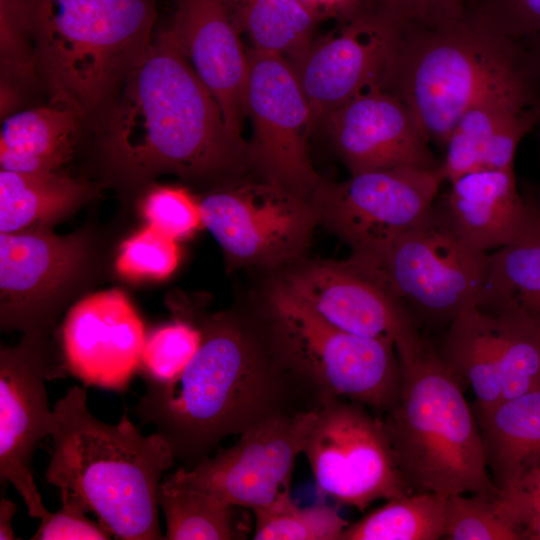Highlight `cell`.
Here are the masks:
<instances>
[{"label": "cell", "instance_id": "6da1fadb", "mask_svg": "<svg viewBox=\"0 0 540 540\" xmlns=\"http://www.w3.org/2000/svg\"><path fill=\"white\" fill-rule=\"evenodd\" d=\"M189 319L201 332L195 355L172 383L144 379L145 393L132 408L185 469L264 419L323 405L280 357L258 311L191 312Z\"/></svg>", "mask_w": 540, "mask_h": 540}, {"label": "cell", "instance_id": "7a4b0ae2", "mask_svg": "<svg viewBox=\"0 0 540 540\" xmlns=\"http://www.w3.org/2000/svg\"><path fill=\"white\" fill-rule=\"evenodd\" d=\"M110 176L128 188L161 174L208 180L237 171L248 148L165 30L126 77L96 123Z\"/></svg>", "mask_w": 540, "mask_h": 540}, {"label": "cell", "instance_id": "3957f363", "mask_svg": "<svg viewBox=\"0 0 540 540\" xmlns=\"http://www.w3.org/2000/svg\"><path fill=\"white\" fill-rule=\"evenodd\" d=\"M50 436L49 484L80 499L117 539H165L158 490L177 461L159 433L142 435L127 413L116 424L99 420L76 385L56 402Z\"/></svg>", "mask_w": 540, "mask_h": 540}, {"label": "cell", "instance_id": "277c9868", "mask_svg": "<svg viewBox=\"0 0 540 540\" xmlns=\"http://www.w3.org/2000/svg\"><path fill=\"white\" fill-rule=\"evenodd\" d=\"M49 104L98 122L149 48L154 0H29Z\"/></svg>", "mask_w": 540, "mask_h": 540}, {"label": "cell", "instance_id": "5b68a950", "mask_svg": "<svg viewBox=\"0 0 540 540\" xmlns=\"http://www.w3.org/2000/svg\"><path fill=\"white\" fill-rule=\"evenodd\" d=\"M397 355L400 398L381 418L411 491L496 498L500 491L462 386L426 340L420 348Z\"/></svg>", "mask_w": 540, "mask_h": 540}, {"label": "cell", "instance_id": "8992f818", "mask_svg": "<svg viewBox=\"0 0 540 540\" xmlns=\"http://www.w3.org/2000/svg\"><path fill=\"white\" fill-rule=\"evenodd\" d=\"M528 64L518 42L470 9L439 28L402 31L384 87L406 104L429 143L445 147L465 110Z\"/></svg>", "mask_w": 540, "mask_h": 540}, {"label": "cell", "instance_id": "52a82bcc", "mask_svg": "<svg viewBox=\"0 0 540 540\" xmlns=\"http://www.w3.org/2000/svg\"><path fill=\"white\" fill-rule=\"evenodd\" d=\"M258 312L280 357L323 404L347 399L379 416L397 404L402 378L392 339L334 327L277 278L266 287Z\"/></svg>", "mask_w": 540, "mask_h": 540}, {"label": "cell", "instance_id": "ba28073f", "mask_svg": "<svg viewBox=\"0 0 540 540\" xmlns=\"http://www.w3.org/2000/svg\"><path fill=\"white\" fill-rule=\"evenodd\" d=\"M344 261L401 303L419 328H447L476 306L489 254L465 238L441 201L386 247Z\"/></svg>", "mask_w": 540, "mask_h": 540}, {"label": "cell", "instance_id": "9c48e42d", "mask_svg": "<svg viewBox=\"0 0 540 540\" xmlns=\"http://www.w3.org/2000/svg\"><path fill=\"white\" fill-rule=\"evenodd\" d=\"M198 202L202 224L231 270H274L303 260L319 225L308 199L266 180L214 190Z\"/></svg>", "mask_w": 540, "mask_h": 540}, {"label": "cell", "instance_id": "30bf717a", "mask_svg": "<svg viewBox=\"0 0 540 540\" xmlns=\"http://www.w3.org/2000/svg\"><path fill=\"white\" fill-rule=\"evenodd\" d=\"M347 399L318 409L302 453L318 490L364 511L371 503L413 493L405 482L381 416Z\"/></svg>", "mask_w": 540, "mask_h": 540}, {"label": "cell", "instance_id": "8fae6325", "mask_svg": "<svg viewBox=\"0 0 540 540\" xmlns=\"http://www.w3.org/2000/svg\"><path fill=\"white\" fill-rule=\"evenodd\" d=\"M444 181L440 166H399L351 174L343 182L323 180L309 202L318 224L351 253H368L409 229L434 203Z\"/></svg>", "mask_w": 540, "mask_h": 540}, {"label": "cell", "instance_id": "7c38bea8", "mask_svg": "<svg viewBox=\"0 0 540 540\" xmlns=\"http://www.w3.org/2000/svg\"><path fill=\"white\" fill-rule=\"evenodd\" d=\"M247 57L246 107L253 124L249 161L264 180L309 200L324 179L308 156L314 122L293 65L282 55L256 49Z\"/></svg>", "mask_w": 540, "mask_h": 540}, {"label": "cell", "instance_id": "4fadbf2b", "mask_svg": "<svg viewBox=\"0 0 540 540\" xmlns=\"http://www.w3.org/2000/svg\"><path fill=\"white\" fill-rule=\"evenodd\" d=\"M90 254L80 233L59 236L49 228L0 233L2 330L47 336L65 295L88 269Z\"/></svg>", "mask_w": 540, "mask_h": 540}, {"label": "cell", "instance_id": "5bb4252c", "mask_svg": "<svg viewBox=\"0 0 540 540\" xmlns=\"http://www.w3.org/2000/svg\"><path fill=\"white\" fill-rule=\"evenodd\" d=\"M318 409L264 419L240 434L232 446L192 469L180 466L171 474L241 508L252 510L267 505L291 488L296 459Z\"/></svg>", "mask_w": 540, "mask_h": 540}, {"label": "cell", "instance_id": "9a60e30c", "mask_svg": "<svg viewBox=\"0 0 540 540\" xmlns=\"http://www.w3.org/2000/svg\"><path fill=\"white\" fill-rule=\"evenodd\" d=\"M49 361L46 336L24 334L20 343L0 353V482H10L22 496L28 514L40 521L48 511L32 474V457L50 436L45 380L57 376Z\"/></svg>", "mask_w": 540, "mask_h": 540}, {"label": "cell", "instance_id": "2e32d148", "mask_svg": "<svg viewBox=\"0 0 540 540\" xmlns=\"http://www.w3.org/2000/svg\"><path fill=\"white\" fill-rule=\"evenodd\" d=\"M336 36L309 45L290 61L311 108L314 126L373 84H382L401 29L379 11L359 12Z\"/></svg>", "mask_w": 540, "mask_h": 540}, {"label": "cell", "instance_id": "e0dca14e", "mask_svg": "<svg viewBox=\"0 0 540 540\" xmlns=\"http://www.w3.org/2000/svg\"><path fill=\"white\" fill-rule=\"evenodd\" d=\"M334 327L371 338H390L397 353L424 341L406 308L344 260H301L276 277Z\"/></svg>", "mask_w": 540, "mask_h": 540}, {"label": "cell", "instance_id": "ac0fdd59", "mask_svg": "<svg viewBox=\"0 0 540 540\" xmlns=\"http://www.w3.org/2000/svg\"><path fill=\"white\" fill-rule=\"evenodd\" d=\"M536 77L529 63L465 110L444 147L440 171L445 181L477 170L513 169L518 144L540 120Z\"/></svg>", "mask_w": 540, "mask_h": 540}, {"label": "cell", "instance_id": "d6986e66", "mask_svg": "<svg viewBox=\"0 0 540 540\" xmlns=\"http://www.w3.org/2000/svg\"><path fill=\"white\" fill-rule=\"evenodd\" d=\"M334 148L351 174L441 164L406 104L382 84L359 92L326 118Z\"/></svg>", "mask_w": 540, "mask_h": 540}, {"label": "cell", "instance_id": "ffe728a7", "mask_svg": "<svg viewBox=\"0 0 540 540\" xmlns=\"http://www.w3.org/2000/svg\"><path fill=\"white\" fill-rule=\"evenodd\" d=\"M145 338L143 323L123 292H97L65 317V368L87 386L124 390L140 368Z\"/></svg>", "mask_w": 540, "mask_h": 540}, {"label": "cell", "instance_id": "44dd1931", "mask_svg": "<svg viewBox=\"0 0 540 540\" xmlns=\"http://www.w3.org/2000/svg\"><path fill=\"white\" fill-rule=\"evenodd\" d=\"M164 30L216 99L228 130L241 138L249 64L226 1L176 0Z\"/></svg>", "mask_w": 540, "mask_h": 540}, {"label": "cell", "instance_id": "7402d4cb", "mask_svg": "<svg viewBox=\"0 0 540 540\" xmlns=\"http://www.w3.org/2000/svg\"><path fill=\"white\" fill-rule=\"evenodd\" d=\"M450 186L442 200L447 211L465 238L485 252L516 241L537 207L535 197L518 192L513 169L469 172Z\"/></svg>", "mask_w": 540, "mask_h": 540}, {"label": "cell", "instance_id": "603a6c76", "mask_svg": "<svg viewBox=\"0 0 540 540\" xmlns=\"http://www.w3.org/2000/svg\"><path fill=\"white\" fill-rule=\"evenodd\" d=\"M505 318L473 306L446 328L436 352L462 386L475 395V415L487 413L502 401L506 357Z\"/></svg>", "mask_w": 540, "mask_h": 540}, {"label": "cell", "instance_id": "cb8c5ba5", "mask_svg": "<svg viewBox=\"0 0 540 540\" xmlns=\"http://www.w3.org/2000/svg\"><path fill=\"white\" fill-rule=\"evenodd\" d=\"M83 123L74 111L51 104L4 117L0 132L1 170L60 171L73 156Z\"/></svg>", "mask_w": 540, "mask_h": 540}, {"label": "cell", "instance_id": "d4e9b609", "mask_svg": "<svg viewBox=\"0 0 540 540\" xmlns=\"http://www.w3.org/2000/svg\"><path fill=\"white\" fill-rule=\"evenodd\" d=\"M475 416L493 482L508 489L540 457V385Z\"/></svg>", "mask_w": 540, "mask_h": 540}, {"label": "cell", "instance_id": "484cf974", "mask_svg": "<svg viewBox=\"0 0 540 540\" xmlns=\"http://www.w3.org/2000/svg\"><path fill=\"white\" fill-rule=\"evenodd\" d=\"M93 188L60 171H0V233L49 228L91 196Z\"/></svg>", "mask_w": 540, "mask_h": 540}, {"label": "cell", "instance_id": "4316f807", "mask_svg": "<svg viewBox=\"0 0 540 540\" xmlns=\"http://www.w3.org/2000/svg\"><path fill=\"white\" fill-rule=\"evenodd\" d=\"M536 198V197H535ZM476 307L520 315L540 327V206L525 232L489 254L487 275Z\"/></svg>", "mask_w": 540, "mask_h": 540}, {"label": "cell", "instance_id": "83f0119b", "mask_svg": "<svg viewBox=\"0 0 540 540\" xmlns=\"http://www.w3.org/2000/svg\"><path fill=\"white\" fill-rule=\"evenodd\" d=\"M158 505L166 521L167 540L244 539L250 532L238 506L203 490L165 476L158 490Z\"/></svg>", "mask_w": 540, "mask_h": 540}, {"label": "cell", "instance_id": "f1b7e54d", "mask_svg": "<svg viewBox=\"0 0 540 540\" xmlns=\"http://www.w3.org/2000/svg\"><path fill=\"white\" fill-rule=\"evenodd\" d=\"M253 49L292 59L310 45L316 17L298 0H225Z\"/></svg>", "mask_w": 540, "mask_h": 540}, {"label": "cell", "instance_id": "f546056e", "mask_svg": "<svg viewBox=\"0 0 540 540\" xmlns=\"http://www.w3.org/2000/svg\"><path fill=\"white\" fill-rule=\"evenodd\" d=\"M447 497L413 492L387 500L343 531L340 540H436L445 536Z\"/></svg>", "mask_w": 540, "mask_h": 540}, {"label": "cell", "instance_id": "4dcf8cb0", "mask_svg": "<svg viewBox=\"0 0 540 540\" xmlns=\"http://www.w3.org/2000/svg\"><path fill=\"white\" fill-rule=\"evenodd\" d=\"M251 511L255 540H340L350 524L336 509L325 504L298 507L290 489Z\"/></svg>", "mask_w": 540, "mask_h": 540}, {"label": "cell", "instance_id": "1f68e13d", "mask_svg": "<svg viewBox=\"0 0 540 540\" xmlns=\"http://www.w3.org/2000/svg\"><path fill=\"white\" fill-rule=\"evenodd\" d=\"M0 66L1 86L39 82L29 0H0Z\"/></svg>", "mask_w": 540, "mask_h": 540}, {"label": "cell", "instance_id": "d6a6232c", "mask_svg": "<svg viewBox=\"0 0 540 540\" xmlns=\"http://www.w3.org/2000/svg\"><path fill=\"white\" fill-rule=\"evenodd\" d=\"M201 332L191 320L180 318L161 326L145 338L140 368L144 379L160 384L174 382L195 355Z\"/></svg>", "mask_w": 540, "mask_h": 540}, {"label": "cell", "instance_id": "836d02e7", "mask_svg": "<svg viewBox=\"0 0 540 540\" xmlns=\"http://www.w3.org/2000/svg\"><path fill=\"white\" fill-rule=\"evenodd\" d=\"M444 537L451 540H520L498 512L495 498L481 494L447 497Z\"/></svg>", "mask_w": 540, "mask_h": 540}, {"label": "cell", "instance_id": "e575fe53", "mask_svg": "<svg viewBox=\"0 0 540 540\" xmlns=\"http://www.w3.org/2000/svg\"><path fill=\"white\" fill-rule=\"evenodd\" d=\"M179 258L176 240L149 225L124 242L116 268L130 279L161 280L173 273Z\"/></svg>", "mask_w": 540, "mask_h": 540}, {"label": "cell", "instance_id": "d590c367", "mask_svg": "<svg viewBox=\"0 0 540 540\" xmlns=\"http://www.w3.org/2000/svg\"><path fill=\"white\" fill-rule=\"evenodd\" d=\"M143 212L150 226L174 240L190 236L203 225L198 199L181 187L150 190Z\"/></svg>", "mask_w": 540, "mask_h": 540}, {"label": "cell", "instance_id": "8d00e7d4", "mask_svg": "<svg viewBox=\"0 0 540 540\" xmlns=\"http://www.w3.org/2000/svg\"><path fill=\"white\" fill-rule=\"evenodd\" d=\"M500 515L519 539L540 540V457L495 498Z\"/></svg>", "mask_w": 540, "mask_h": 540}, {"label": "cell", "instance_id": "74e56055", "mask_svg": "<svg viewBox=\"0 0 540 540\" xmlns=\"http://www.w3.org/2000/svg\"><path fill=\"white\" fill-rule=\"evenodd\" d=\"M402 31L433 29L463 17L471 0H371Z\"/></svg>", "mask_w": 540, "mask_h": 540}, {"label": "cell", "instance_id": "f35d334b", "mask_svg": "<svg viewBox=\"0 0 540 540\" xmlns=\"http://www.w3.org/2000/svg\"><path fill=\"white\" fill-rule=\"evenodd\" d=\"M471 10L518 43L540 36V0H482Z\"/></svg>", "mask_w": 540, "mask_h": 540}, {"label": "cell", "instance_id": "ab89813d", "mask_svg": "<svg viewBox=\"0 0 540 540\" xmlns=\"http://www.w3.org/2000/svg\"><path fill=\"white\" fill-rule=\"evenodd\" d=\"M61 508L40 521L32 540H106L111 534L101 525L86 517L88 507L67 491H60Z\"/></svg>", "mask_w": 540, "mask_h": 540}, {"label": "cell", "instance_id": "60d3db41", "mask_svg": "<svg viewBox=\"0 0 540 540\" xmlns=\"http://www.w3.org/2000/svg\"><path fill=\"white\" fill-rule=\"evenodd\" d=\"M300 1L316 18L319 16H345L354 17L360 12L361 0H298Z\"/></svg>", "mask_w": 540, "mask_h": 540}, {"label": "cell", "instance_id": "b9f144b4", "mask_svg": "<svg viewBox=\"0 0 540 540\" xmlns=\"http://www.w3.org/2000/svg\"><path fill=\"white\" fill-rule=\"evenodd\" d=\"M17 512V506L11 500L1 497L0 500V539L13 540L15 539L12 528V519Z\"/></svg>", "mask_w": 540, "mask_h": 540}, {"label": "cell", "instance_id": "7bdbcfd3", "mask_svg": "<svg viewBox=\"0 0 540 540\" xmlns=\"http://www.w3.org/2000/svg\"><path fill=\"white\" fill-rule=\"evenodd\" d=\"M520 44L525 49L536 75L540 76V36L528 39Z\"/></svg>", "mask_w": 540, "mask_h": 540}, {"label": "cell", "instance_id": "ee69618b", "mask_svg": "<svg viewBox=\"0 0 540 540\" xmlns=\"http://www.w3.org/2000/svg\"><path fill=\"white\" fill-rule=\"evenodd\" d=\"M536 200H537V202H538V204H539V206H540V191H539L538 196H536Z\"/></svg>", "mask_w": 540, "mask_h": 540}]
</instances>
